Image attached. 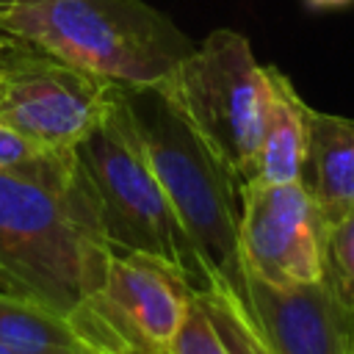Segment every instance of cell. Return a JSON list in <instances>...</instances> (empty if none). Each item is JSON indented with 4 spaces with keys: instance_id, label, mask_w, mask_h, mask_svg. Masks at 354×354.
Wrapping results in <instances>:
<instances>
[{
    "instance_id": "6da1fadb",
    "label": "cell",
    "mask_w": 354,
    "mask_h": 354,
    "mask_svg": "<svg viewBox=\"0 0 354 354\" xmlns=\"http://www.w3.org/2000/svg\"><path fill=\"white\" fill-rule=\"evenodd\" d=\"M108 260L83 166L80 183L66 194L0 174L3 293L69 318L102 288Z\"/></svg>"
},
{
    "instance_id": "7a4b0ae2",
    "label": "cell",
    "mask_w": 354,
    "mask_h": 354,
    "mask_svg": "<svg viewBox=\"0 0 354 354\" xmlns=\"http://www.w3.org/2000/svg\"><path fill=\"white\" fill-rule=\"evenodd\" d=\"M0 33L111 86H158L194 41L144 0H0Z\"/></svg>"
},
{
    "instance_id": "3957f363",
    "label": "cell",
    "mask_w": 354,
    "mask_h": 354,
    "mask_svg": "<svg viewBox=\"0 0 354 354\" xmlns=\"http://www.w3.org/2000/svg\"><path fill=\"white\" fill-rule=\"evenodd\" d=\"M111 254H144L169 266L194 296H218L194 241L149 169L141 138L113 88L105 119L75 147Z\"/></svg>"
},
{
    "instance_id": "277c9868",
    "label": "cell",
    "mask_w": 354,
    "mask_h": 354,
    "mask_svg": "<svg viewBox=\"0 0 354 354\" xmlns=\"http://www.w3.org/2000/svg\"><path fill=\"white\" fill-rule=\"evenodd\" d=\"M152 174L207 266L218 296L249 307L238 249V188L158 86L122 88Z\"/></svg>"
},
{
    "instance_id": "5b68a950",
    "label": "cell",
    "mask_w": 354,
    "mask_h": 354,
    "mask_svg": "<svg viewBox=\"0 0 354 354\" xmlns=\"http://www.w3.org/2000/svg\"><path fill=\"white\" fill-rule=\"evenodd\" d=\"M158 88L213 152L241 191L254 180L268 80L252 44L238 30H213L171 69Z\"/></svg>"
},
{
    "instance_id": "8992f818",
    "label": "cell",
    "mask_w": 354,
    "mask_h": 354,
    "mask_svg": "<svg viewBox=\"0 0 354 354\" xmlns=\"http://www.w3.org/2000/svg\"><path fill=\"white\" fill-rule=\"evenodd\" d=\"M191 290L169 266L144 254H111L102 288L69 315L97 354H166Z\"/></svg>"
},
{
    "instance_id": "52a82bcc",
    "label": "cell",
    "mask_w": 354,
    "mask_h": 354,
    "mask_svg": "<svg viewBox=\"0 0 354 354\" xmlns=\"http://www.w3.org/2000/svg\"><path fill=\"white\" fill-rule=\"evenodd\" d=\"M113 88L11 39L0 61V122L53 147H77L105 119Z\"/></svg>"
},
{
    "instance_id": "ba28073f",
    "label": "cell",
    "mask_w": 354,
    "mask_h": 354,
    "mask_svg": "<svg viewBox=\"0 0 354 354\" xmlns=\"http://www.w3.org/2000/svg\"><path fill=\"white\" fill-rule=\"evenodd\" d=\"M326 224L301 180L249 183L238 191V249L246 277L268 288L324 279Z\"/></svg>"
},
{
    "instance_id": "9c48e42d",
    "label": "cell",
    "mask_w": 354,
    "mask_h": 354,
    "mask_svg": "<svg viewBox=\"0 0 354 354\" xmlns=\"http://www.w3.org/2000/svg\"><path fill=\"white\" fill-rule=\"evenodd\" d=\"M249 310L268 354H351L354 313H348L329 285L268 288L246 277Z\"/></svg>"
},
{
    "instance_id": "30bf717a",
    "label": "cell",
    "mask_w": 354,
    "mask_h": 354,
    "mask_svg": "<svg viewBox=\"0 0 354 354\" xmlns=\"http://www.w3.org/2000/svg\"><path fill=\"white\" fill-rule=\"evenodd\" d=\"M301 185L326 227L354 207V119L310 111V144Z\"/></svg>"
},
{
    "instance_id": "8fae6325",
    "label": "cell",
    "mask_w": 354,
    "mask_h": 354,
    "mask_svg": "<svg viewBox=\"0 0 354 354\" xmlns=\"http://www.w3.org/2000/svg\"><path fill=\"white\" fill-rule=\"evenodd\" d=\"M268 105L254 160L252 183H293L301 180L310 144V105L293 88L290 77L274 64L266 66Z\"/></svg>"
},
{
    "instance_id": "7c38bea8",
    "label": "cell",
    "mask_w": 354,
    "mask_h": 354,
    "mask_svg": "<svg viewBox=\"0 0 354 354\" xmlns=\"http://www.w3.org/2000/svg\"><path fill=\"white\" fill-rule=\"evenodd\" d=\"M0 343L14 354H97L69 324L36 301L0 290Z\"/></svg>"
},
{
    "instance_id": "4fadbf2b",
    "label": "cell",
    "mask_w": 354,
    "mask_h": 354,
    "mask_svg": "<svg viewBox=\"0 0 354 354\" xmlns=\"http://www.w3.org/2000/svg\"><path fill=\"white\" fill-rule=\"evenodd\" d=\"M0 174L66 194L80 183V160L75 147H53L0 122Z\"/></svg>"
},
{
    "instance_id": "5bb4252c",
    "label": "cell",
    "mask_w": 354,
    "mask_h": 354,
    "mask_svg": "<svg viewBox=\"0 0 354 354\" xmlns=\"http://www.w3.org/2000/svg\"><path fill=\"white\" fill-rule=\"evenodd\" d=\"M324 282L335 299L354 313V207L326 227L324 238Z\"/></svg>"
},
{
    "instance_id": "9a60e30c",
    "label": "cell",
    "mask_w": 354,
    "mask_h": 354,
    "mask_svg": "<svg viewBox=\"0 0 354 354\" xmlns=\"http://www.w3.org/2000/svg\"><path fill=\"white\" fill-rule=\"evenodd\" d=\"M166 354H230V348L224 346L216 324L210 321L205 304L191 293L185 315L166 348Z\"/></svg>"
},
{
    "instance_id": "2e32d148",
    "label": "cell",
    "mask_w": 354,
    "mask_h": 354,
    "mask_svg": "<svg viewBox=\"0 0 354 354\" xmlns=\"http://www.w3.org/2000/svg\"><path fill=\"white\" fill-rule=\"evenodd\" d=\"M304 3L313 8H340V6H348L351 0H304Z\"/></svg>"
},
{
    "instance_id": "e0dca14e",
    "label": "cell",
    "mask_w": 354,
    "mask_h": 354,
    "mask_svg": "<svg viewBox=\"0 0 354 354\" xmlns=\"http://www.w3.org/2000/svg\"><path fill=\"white\" fill-rule=\"evenodd\" d=\"M8 47H11V39H8V36H3V33H0V61H3V55H6V53H8Z\"/></svg>"
},
{
    "instance_id": "ac0fdd59",
    "label": "cell",
    "mask_w": 354,
    "mask_h": 354,
    "mask_svg": "<svg viewBox=\"0 0 354 354\" xmlns=\"http://www.w3.org/2000/svg\"><path fill=\"white\" fill-rule=\"evenodd\" d=\"M0 354H14V351H11L8 346H3V343H0Z\"/></svg>"
},
{
    "instance_id": "d6986e66",
    "label": "cell",
    "mask_w": 354,
    "mask_h": 354,
    "mask_svg": "<svg viewBox=\"0 0 354 354\" xmlns=\"http://www.w3.org/2000/svg\"><path fill=\"white\" fill-rule=\"evenodd\" d=\"M351 354H354V343H351Z\"/></svg>"
}]
</instances>
